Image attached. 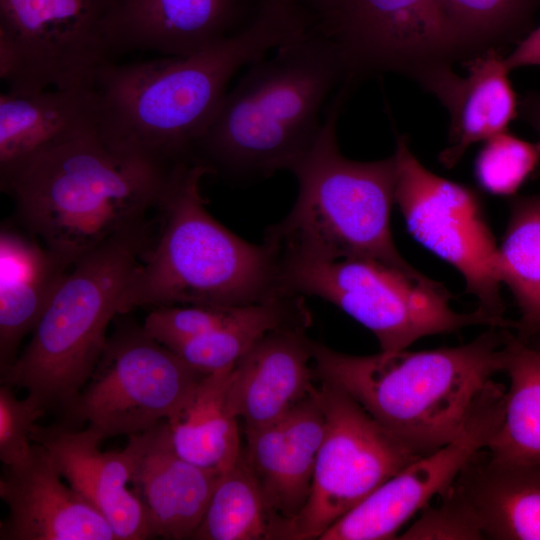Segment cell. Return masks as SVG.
Segmentation results:
<instances>
[{
	"label": "cell",
	"instance_id": "obj_31",
	"mask_svg": "<svg viewBox=\"0 0 540 540\" xmlns=\"http://www.w3.org/2000/svg\"><path fill=\"white\" fill-rule=\"evenodd\" d=\"M540 165V145L503 131L484 141L475 159V177L482 189L512 197Z\"/></svg>",
	"mask_w": 540,
	"mask_h": 540
},
{
	"label": "cell",
	"instance_id": "obj_19",
	"mask_svg": "<svg viewBox=\"0 0 540 540\" xmlns=\"http://www.w3.org/2000/svg\"><path fill=\"white\" fill-rule=\"evenodd\" d=\"M306 328L269 332L234 364L228 405L244 433L278 420L317 387L313 341Z\"/></svg>",
	"mask_w": 540,
	"mask_h": 540
},
{
	"label": "cell",
	"instance_id": "obj_4",
	"mask_svg": "<svg viewBox=\"0 0 540 540\" xmlns=\"http://www.w3.org/2000/svg\"><path fill=\"white\" fill-rule=\"evenodd\" d=\"M456 347L357 356L313 342L317 380L353 397L420 457L449 443L503 372L507 328Z\"/></svg>",
	"mask_w": 540,
	"mask_h": 540
},
{
	"label": "cell",
	"instance_id": "obj_17",
	"mask_svg": "<svg viewBox=\"0 0 540 540\" xmlns=\"http://www.w3.org/2000/svg\"><path fill=\"white\" fill-rule=\"evenodd\" d=\"M124 451L152 538L192 539L221 473L182 458L166 420L128 436Z\"/></svg>",
	"mask_w": 540,
	"mask_h": 540
},
{
	"label": "cell",
	"instance_id": "obj_35",
	"mask_svg": "<svg viewBox=\"0 0 540 540\" xmlns=\"http://www.w3.org/2000/svg\"><path fill=\"white\" fill-rule=\"evenodd\" d=\"M518 115L536 132L540 145V90L530 92L519 102Z\"/></svg>",
	"mask_w": 540,
	"mask_h": 540
},
{
	"label": "cell",
	"instance_id": "obj_9",
	"mask_svg": "<svg viewBox=\"0 0 540 540\" xmlns=\"http://www.w3.org/2000/svg\"><path fill=\"white\" fill-rule=\"evenodd\" d=\"M206 375L143 325L121 321L90 380L58 423L73 429L88 423L103 440L137 434L172 418Z\"/></svg>",
	"mask_w": 540,
	"mask_h": 540
},
{
	"label": "cell",
	"instance_id": "obj_23",
	"mask_svg": "<svg viewBox=\"0 0 540 540\" xmlns=\"http://www.w3.org/2000/svg\"><path fill=\"white\" fill-rule=\"evenodd\" d=\"M93 84L0 95V176L33 156L97 131Z\"/></svg>",
	"mask_w": 540,
	"mask_h": 540
},
{
	"label": "cell",
	"instance_id": "obj_3",
	"mask_svg": "<svg viewBox=\"0 0 540 540\" xmlns=\"http://www.w3.org/2000/svg\"><path fill=\"white\" fill-rule=\"evenodd\" d=\"M174 169L114 149L95 131L33 156L0 184L21 228L73 265L154 221Z\"/></svg>",
	"mask_w": 540,
	"mask_h": 540
},
{
	"label": "cell",
	"instance_id": "obj_28",
	"mask_svg": "<svg viewBox=\"0 0 540 540\" xmlns=\"http://www.w3.org/2000/svg\"><path fill=\"white\" fill-rule=\"evenodd\" d=\"M509 198L497 270L519 310L516 336L526 339L540 335V193Z\"/></svg>",
	"mask_w": 540,
	"mask_h": 540
},
{
	"label": "cell",
	"instance_id": "obj_32",
	"mask_svg": "<svg viewBox=\"0 0 540 540\" xmlns=\"http://www.w3.org/2000/svg\"><path fill=\"white\" fill-rule=\"evenodd\" d=\"M240 306L168 305L155 307L146 316L145 331L164 346L176 345L215 330L236 313Z\"/></svg>",
	"mask_w": 540,
	"mask_h": 540
},
{
	"label": "cell",
	"instance_id": "obj_6",
	"mask_svg": "<svg viewBox=\"0 0 540 540\" xmlns=\"http://www.w3.org/2000/svg\"><path fill=\"white\" fill-rule=\"evenodd\" d=\"M353 88L343 84L330 100L315 144L290 170L298 182L294 206L269 227L264 241L278 259L368 258L425 277L401 256L393 241L394 155L361 162L346 158L339 149L337 122Z\"/></svg>",
	"mask_w": 540,
	"mask_h": 540
},
{
	"label": "cell",
	"instance_id": "obj_24",
	"mask_svg": "<svg viewBox=\"0 0 540 540\" xmlns=\"http://www.w3.org/2000/svg\"><path fill=\"white\" fill-rule=\"evenodd\" d=\"M71 264L24 229L0 231V372L19 355Z\"/></svg>",
	"mask_w": 540,
	"mask_h": 540
},
{
	"label": "cell",
	"instance_id": "obj_1",
	"mask_svg": "<svg viewBox=\"0 0 540 540\" xmlns=\"http://www.w3.org/2000/svg\"><path fill=\"white\" fill-rule=\"evenodd\" d=\"M309 13L289 0H260L236 34L189 56L104 65L93 86L97 133L114 149L168 169L193 162L227 85L242 67L307 33Z\"/></svg>",
	"mask_w": 540,
	"mask_h": 540
},
{
	"label": "cell",
	"instance_id": "obj_11",
	"mask_svg": "<svg viewBox=\"0 0 540 540\" xmlns=\"http://www.w3.org/2000/svg\"><path fill=\"white\" fill-rule=\"evenodd\" d=\"M108 0H0V77L9 92L93 84L115 54Z\"/></svg>",
	"mask_w": 540,
	"mask_h": 540
},
{
	"label": "cell",
	"instance_id": "obj_12",
	"mask_svg": "<svg viewBox=\"0 0 540 540\" xmlns=\"http://www.w3.org/2000/svg\"><path fill=\"white\" fill-rule=\"evenodd\" d=\"M325 432L309 498L285 540H318L338 519L420 458L340 387L318 380Z\"/></svg>",
	"mask_w": 540,
	"mask_h": 540
},
{
	"label": "cell",
	"instance_id": "obj_16",
	"mask_svg": "<svg viewBox=\"0 0 540 540\" xmlns=\"http://www.w3.org/2000/svg\"><path fill=\"white\" fill-rule=\"evenodd\" d=\"M0 497L9 512L1 540H117L104 516L62 481L48 452L32 442L29 457L4 466Z\"/></svg>",
	"mask_w": 540,
	"mask_h": 540
},
{
	"label": "cell",
	"instance_id": "obj_8",
	"mask_svg": "<svg viewBox=\"0 0 540 540\" xmlns=\"http://www.w3.org/2000/svg\"><path fill=\"white\" fill-rule=\"evenodd\" d=\"M283 293L322 298L367 328L382 351L407 349L426 336L484 325L512 328L476 309L462 313L450 306L452 295L439 282L411 276L380 261L279 259Z\"/></svg>",
	"mask_w": 540,
	"mask_h": 540
},
{
	"label": "cell",
	"instance_id": "obj_14",
	"mask_svg": "<svg viewBox=\"0 0 540 540\" xmlns=\"http://www.w3.org/2000/svg\"><path fill=\"white\" fill-rule=\"evenodd\" d=\"M506 387L491 381L459 433L422 456L370 493L318 540H388L434 496L443 495L472 457L487 449L499 430Z\"/></svg>",
	"mask_w": 540,
	"mask_h": 540
},
{
	"label": "cell",
	"instance_id": "obj_20",
	"mask_svg": "<svg viewBox=\"0 0 540 540\" xmlns=\"http://www.w3.org/2000/svg\"><path fill=\"white\" fill-rule=\"evenodd\" d=\"M30 438L48 452L69 485L104 516L117 540L152 538L141 502L128 488L130 464L124 449L102 452L103 439L89 426L35 424Z\"/></svg>",
	"mask_w": 540,
	"mask_h": 540
},
{
	"label": "cell",
	"instance_id": "obj_33",
	"mask_svg": "<svg viewBox=\"0 0 540 540\" xmlns=\"http://www.w3.org/2000/svg\"><path fill=\"white\" fill-rule=\"evenodd\" d=\"M47 410L27 395L19 399L12 387L0 386V459L4 466H16L30 455L31 432Z\"/></svg>",
	"mask_w": 540,
	"mask_h": 540
},
{
	"label": "cell",
	"instance_id": "obj_30",
	"mask_svg": "<svg viewBox=\"0 0 540 540\" xmlns=\"http://www.w3.org/2000/svg\"><path fill=\"white\" fill-rule=\"evenodd\" d=\"M467 59L518 43L530 31L539 0H440Z\"/></svg>",
	"mask_w": 540,
	"mask_h": 540
},
{
	"label": "cell",
	"instance_id": "obj_13",
	"mask_svg": "<svg viewBox=\"0 0 540 540\" xmlns=\"http://www.w3.org/2000/svg\"><path fill=\"white\" fill-rule=\"evenodd\" d=\"M395 203L411 235L460 272L466 292L488 316L504 317L498 246L480 197L472 188L440 177L412 153L406 135L396 139Z\"/></svg>",
	"mask_w": 540,
	"mask_h": 540
},
{
	"label": "cell",
	"instance_id": "obj_2",
	"mask_svg": "<svg viewBox=\"0 0 540 540\" xmlns=\"http://www.w3.org/2000/svg\"><path fill=\"white\" fill-rule=\"evenodd\" d=\"M346 82L336 45L314 25L248 65L195 145L193 162L238 180L290 171L315 144L327 100Z\"/></svg>",
	"mask_w": 540,
	"mask_h": 540
},
{
	"label": "cell",
	"instance_id": "obj_25",
	"mask_svg": "<svg viewBox=\"0 0 540 540\" xmlns=\"http://www.w3.org/2000/svg\"><path fill=\"white\" fill-rule=\"evenodd\" d=\"M233 366L207 374L183 407L166 420L173 447L182 458L221 474L238 462L243 450L238 419L227 398Z\"/></svg>",
	"mask_w": 540,
	"mask_h": 540
},
{
	"label": "cell",
	"instance_id": "obj_21",
	"mask_svg": "<svg viewBox=\"0 0 540 540\" xmlns=\"http://www.w3.org/2000/svg\"><path fill=\"white\" fill-rule=\"evenodd\" d=\"M440 498L478 540H540V463H503L483 449Z\"/></svg>",
	"mask_w": 540,
	"mask_h": 540
},
{
	"label": "cell",
	"instance_id": "obj_18",
	"mask_svg": "<svg viewBox=\"0 0 540 540\" xmlns=\"http://www.w3.org/2000/svg\"><path fill=\"white\" fill-rule=\"evenodd\" d=\"M324 432L317 385L278 420L244 433L243 457L268 507L282 524V540L309 498Z\"/></svg>",
	"mask_w": 540,
	"mask_h": 540
},
{
	"label": "cell",
	"instance_id": "obj_5",
	"mask_svg": "<svg viewBox=\"0 0 540 540\" xmlns=\"http://www.w3.org/2000/svg\"><path fill=\"white\" fill-rule=\"evenodd\" d=\"M206 174L196 163L173 171L158 210L159 231L132 274L120 315L139 307L245 306L288 295L274 249L242 239L207 210L200 191Z\"/></svg>",
	"mask_w": 540,
	"mask_h": 540
},
{
	"label": "cell",
	"instance_id": "obj_36",
	"mask_svg": "<svg viewBox=\"0 0 540 540\" xmlns=\"http://www.w3.org/2000/svg\"><path fill=\"white\" fill-rule=\"evenodd\" d=\"M291 1L306 7L314 15V12L316 8L318 7L321 0H291Z\"/></svg>",
	"mask_w": 540,
	"mask_h": 540
},
{
	"label": "cell",
	"instance_id": "obj_10",
	"mask_svg": "<svg viewBox=\"0 0 540 540\" xmlns=\"http://www.w3.org/2000/svg\"><path fill=\"white\" fill-rule=\"evenodd\" d=\"M314 17L356 84L386 72L420 84L467 59L440 0H321Z\"/></svg>",
	"mask_w": 540,
	"mask_h": 540
},
{
	"label": "cell",
	"instance_id": "obj_15",
	"mask_svg": "<svg viewBox=\"0 0 540 540\" xmlns=\"http://www.w3.org/2000/svg\"><path fill=\"white\" fill-rule=\"evenodd\" d=\"M260 0H108L115 51L189 56L242 30Z\"/></svg>",
	"mask_w": 540,
	"mask_h": 540
},
{
	"label": "cell",
	"instance_id": "obj_34",
	"mask_svg": "<svg viewBox=\"0 0 540 540\" xmlns=\"http://www.w3.org/2000/svg\"><path fill=\"white\" fill-rule=\"evenodd\" d=\"M509 71L525 66H540V25L523 37L510 54L504 57Z\"/></svg>",
	"mask_w": 540,
	"mask_h": 540
},
{
	"label": "cell",
	"instance_id": "obj_7",
	"mask_svg": "<svg viewBox=\"0 0 540 540\" xmlns=\"http://www.w3.org/2000/svg\"><path fill=\"white\" fill-rule=\"evenodd\" d=\"M155 221L111 239L68 270L1 384L22 388L61 416L90 380L110 322L153 238ZM60 416V417H61ZM59 417V418H60Z\"/></svg>",
	"mask_w": 540,
	"mask_h": 540
},
{
	"label": "cell",
	"instance_id": "obj_29",
	"mask_svg": "<svg viewBox=\"0 0 540 540\" xmlns=\"http://www.w3.org/2000/svg\"><path fill=\"white\" fill-rule=\"evenodd\" d=\"M192 539H282V524L268 507L243 453L220 475Z\"/></svg>",
	"mask_w": 540,
	"mask_h": 540
},
{
	"label": "cell",
	"instance_id": "obj_26",
	"mask_svg": "<svg viewBox=\"0 0 540 540\" xmlns=\"http://www.w3.org/2000/svg\"><path fill=\"white\" fill-rule=\"evenodd\" d=\"M502 424L486 449L496 461L540 463V335L519 338L507 331Z\"/></svg>",
	"mask_w": 540,
	"mask_h": 540
},
{
	"label": "cell",
	"instance_id": "obj_27",
	"mask_svg": "<svg viewBox=\"0 0 540 540\" xmlns=\"http://www.w3.org/2000/svg\"><path fill=\"white\" fill-rule=\"evenodd\" d=\"M303 297L284 295L240 306L221 327L173 347L189 365L205 374L233 366L269 332L291 326L308 327Z\"/></svg>",
	"mask_w": 540,
	"mask_h": 540
},
{
	"label": "cell",
	"instance_id": "obj_22",
	"mask_svg": "<svg viewBox=\"0 0 540 540\" xmlns=\"http://www.w3.org/2000/svg\"><path fill=\"white\" fill-rule=\"evenodd\" d=\"M464 65V77L445 67L420 83L450 115L449 145L439 154L445 168L454 167L472 144L506 131L518 116L519 102L499 49L476 54Z\"/></svg>",
	"mask_w": 540,
	"mask_h": 540
}]
</instances>
